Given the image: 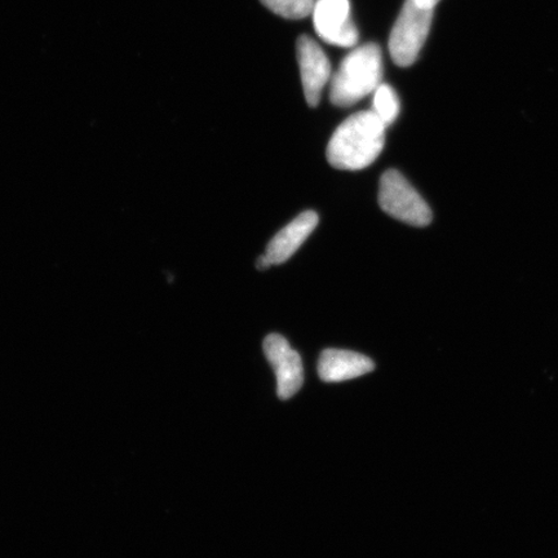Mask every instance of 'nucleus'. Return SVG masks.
Masks as SVG:
<instances>
[{
  "label": "nucleus",
  "mask_w": 558,
  "mask_h": 558,
  "mask_svg": "<svg viewBox=\"0 0 558 558\" xmlns=\"http://www.w3.org/2000/svg\"><path fill=\"white\" fill-rule=\"evenodd\" d=\"M386 124L373 110L360 111L339 125L327 145L329 163L338 170L360 171L373 165L386 144Z\"/></svg>",
  "instance_id": "1"
},
{
  "label": "nucleus",
  "mask_w": 558,
  "mask_h": 558,
  "mask_svg": "<svg viewBox=\"0 0 558 558\" xmlns=\"http://www.w3.org/2000/svg\"><path fill=\"white\" fill-rule=\"evenodd\" d=\"M383 59L378 45L355 48L332 76L330 100L340 108L357 104L381 85Z\"/></svg>",
  "instance_id": "2"
},
{
  "label": "nucleus",
  "mask_w": 558,
  "mask_h": 558,
  "mask_svg": "<svg viewBox=\"0 0 558 558\" xmlns=\"http://www.w3.org/2000/svg\"><path fill=\"white\" fill-rule=\"evenodd\" d=\"M434 11L407 0L389 38V52L401 68L414 64L428 38Z\"/></svg>",
  "instance_id": "3"
},
{
  "label": "nucleus",
  "mask_w": 558,
  "mask_h": 558,
  "mask_svg": "<svg viewBox=\"0 0 558 558\" xmlns=\"http://www.w3.org/2000/svg\"><path fill=\"white\" fill-rule=\"evenodd\" d=\"M379 205L384 213L404 225L413 227L430 225L432 211L427 202L397 170H388L381 174Z\"/></svg>",
  "instance_id": "4"
},
{
  "label": "nucleus",
  "mask_w": 558,
  "mask_h": 558,
  "mask_svg": "<svg viewBox=\"0 0 558 558\" xmlns=\"http://www.w3.org/2000/svg\"><path fill=\"white\" fill-rule=\"evenodd\" d=\"M313 20L318 37L326 44L344 48L357 45L360 33L351 16L349 0H317Z\"/></svg>",
  "instance_id": "5"
},
{
  "label": "nucleus",
  "mask_w": 558,
  "mask_h": 558,
  "mask_svg": "<svg viewBox=\"0 0 558 558\" xmlns=\"http://www.w3.org/2000/svg\"><path fill=\"white\" fill-rule=\"evenodd\" d=\"M263 349L265 357L275 369L279 399H291L304 383V368L300 354L291 348L282 335L278 333H270L265 338Z\"/></svg>",
  "instance_id": "6"
},
{
  "label": "nucleus",
  "mask_w": 558,
  "mask_h": 558,
  "mask_svg": "<svg viewBox=\"0 0 558 558\" xmlns=\"http://www.w3.org/2000/svg\"><path fill=\"white\" fill-rule=\"evenodd\" d=\"M296 47L305 100L311 108H316L325 86L331 80L330 60L317 41L308 35H302Z\"/></svg>",
  "instance_id": "7"
},
{
  "label": "nucleus",
  "mask_w": 558,
  "mask_h": 558,
  "mask_svg": "<svg viewBox=\"0 0 558 558\" xmlns=\"http://www.w3.org/2000/svg\"><path fill=\"white\" fill-rule=\"evenodd\" d=\"M374 361L364 354L343 351V349H326L318 361L319 378L326 383H341L360 378L372 373Z\"/></svg>",
  "instance_id": "8"
},
{
  "label": "nucleus",
  "mask_w": 558,
  "mask_h": 558,
  "mask_svg": "<svg viewBox=\"0 0 558 558\" xmlns=\"http://www.w3.org/2000/svg\"><path fill=\"white\" fill-rule=\"evenodd\" d=\"M318 215L314 211L300 214L289 226L274 236L267 247L265 256L271 265L283 264L291 259L292 255L302 247V244L318 226Z\"/></svg>",
  "instance_id": "9"
},
{
  "label": "nucleus",
  "mask_w": 558,
  "mask_h": 558,
  "mask_svg": "<svg viewBox=\"0 0 558 558\" xmlns=\"http://www.w3.org/2000/svg\"><path fill=\"white\" fill-rule=\"evenodd\" d=\"M400 109V99L399 96H397L396 90L381 83L374 93V104L372 109L374 113L378 116L379 120L386 124V128H388V125L392 124L397 120V117H399Z\"/></svg>",
  "instance_id": "10"
},
{
  "label": "nucleus",
  "mask_w": 558,
  "mask_h": 558,
  "mask_svg": "<svg viewBox=\"0 0 558 558\" xmlns=\"http://www.w3.org/2000/svg\"><path fill=\"white\" fill-rule=\"evenodd\" d=\"M276 15L288 20L305 19L313 13L316 0H260Z\"/></svg>",
  "instance_id": "11"
},
{
  "label": "nucleus",
  "mask_w": 558,
  "mask_h": 558,
  "mask_svg": "<svg viewBox=\"0 0 558 558\" xmlns=\"http://www.w3.org/2000/svg\"><path fill=\"white\" fill-rule=\"evenodd\" d=\"M415 2L418 5L424 7V9L435 10V7L439 2V0H415Z\"/></svg>",
  "instance_id": "12"
},
{
  "label": "nucleus",
  "mask_w": 558,
  "mask_h": 558,
  "mask_svg": "<svg viewBox=\"0 0 558 558\" xmlns=\"http://www.w3.org/2000/svg\"><path fill=\"white\" fill-rule=\"evenodd\" d=\"M256 265H257V269H260V270L268 269L269 267H271V264H270L268 257L265 256V254L259 257V260H257Z\"/></svg>",
  "instance_id": "13"
}]
</instances>
